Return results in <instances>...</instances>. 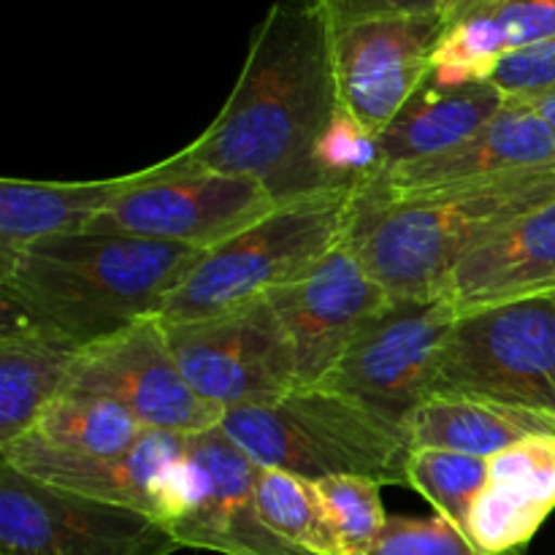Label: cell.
Here are the masks:
<instances>
[{"instance_id": "26", "label": "cell", "mask_w": 555, "mask_h": 555, "mask_svg": "<svg viewBox=\"0 0 555 555\" xmlns=\"http://www.w3.org/2000/svg\"><path fill=\"white\" fill-rule=\"evenodd\" d=\"M488 482V459L437 448H412L406 486L415 488L439 518L466 529L472 507Z\"/></svg>"}, {"instance_id": "4", "label": "cell", "mask_w": 555, "mask_h": 555, "mask_svg": "<svg viewBox=\"0 0 555 555\" xmlns=\"http://www.w3.org/2000/svg\"><path fill=\"white\" fill-rule=\"evenodd\" d=\"M220 428L258 466L309 482L347 475L379 486H406L412 453L406 428L323 385L231 406Z\"/></svg>"}, {"instance_id": "13", "label": "cell", "mask_w": 555, "mask_h": 555, "mask_svg": "<svg viewBox=\"0 0 555 555\" xmlns=\"http://www.w3.org/2000/svg\"><path fill=\"white\" fill-rule=\"evenodd\" d=\"M450 11L383 16L334 27L339 103L372 133H383L431 76Z\"/></svg>"}, {"instance_id": "2", "label": "cell", "mask_w": 555, "mask_h": 555, "mask_svg": "<svg viewBox=\"0 0 555 555\" xmlns=\"http://www.w3.org/2000/svg\"><path fill=\"white\" fill-rule=\"evenodd\" d=\"M198 255L112 228L41 238L0 253V312L85 350L141 320L160 318Z\"/></svg>"}, {"instance_id": "24", "label": "cell", "mask_w": 555, "mask_h": 555, "mask_svg": "<svg viewBox=\"0 0 555 555\" xmlns=\"http://www.w3.org/2000/svg\"><path fill=\"white\" fill-rule=\"evenodd\" d=\"M144 431L150 428L112 399L65 390L16 442L65 455H119L133 448Z\"/></svg>"}, {"instance_id": "19", "label": "cell", "mask_w": 555, "mask_h": 555, "mask_svg": "<svg viewBox=\"0 0 555 555\" xmlns=\"http://www.w3.org/2000/svg\"><path fill=\"white\" fill-rule=\"evenodd\" d=\"M504 103L507 98L491 81H439L428 76L393 122L379 133V177L455 150L480 133L502 112Z\"/></svg>"}, {"instance_id": "14", "label": "cell", "mask_w": 555, "mask_h": 555, "mask_svg": "<svg viewBox=\"0 0 555 555\" xmlns=\"http://www.w3.org/2000/svg\"><path fill=\"white\" fill-rule=\"evenodd\" d=\"M269 304L291 336L298 388L320 385L363 325L390 304L350 244H339L304 280L271 291Z\"/></svg>"}, {"instance_id": "3", "label": "cell", "mask_w": 555, "mask_h": 555, "mask_svg": "<svg viewBox=\"0 0 555 555\" xmlns=\"http://www.w3.org/2000/svg\"><path fill=\"white\" fill-rule=\"evenodd\" d=\"M553 198L555 171L406 198L358 190L347 244L390 298H437L461 260Z\"/></svg>"}, {"instance_id": "23", "label": "cell", "mask_w": 555, "mask_h": 555, "mask_svg": "<svg viewBox=\"0 0 555 555\" xmlns=\"http://www.w3.org/2000/svg\"><path fill=\"white\" fill-rule=\"evenodd\" d=\"M412 448H437L493 459L502 450L540 434H555V423L537 412L477 399L431 396L404 423Z\"/></svg>"}, {"instance_id": "18", "label": "cell", "mask_w": 555, "mask_h": 555, "mask_svg": "<svg viewBox=\"0 0 555 555\" xmlns=\"http://www.w3.org/2000/svg\"><path fill=\"white\" fill-rule=\"evenodd\" d=\"M545 293H555V198L493 233L444 287L459 314Z\"/></svg>"}, {"instance_id": "1", "label": "cell", "mask_w": 555, "mask_h": 555, "mask_svg": "<svg viewBox=\"0 0 555 555\" xmlns=\"http://www.w3.org/2000/svg\"><path fill=\"white\" fill-rule=\"evenodd\" d=\"M339 106L331 20L314 0H274L220 114L173 160L255 179L276 204L325 193L318 146Z\"/></svg>"}, {"instance_id": "29", "label": "cell", "mask_w": 555, "mask_h": 555, "mask_svg": "<svg viewBox=\"0 0 555 555\" xmlns=\"http://www.w3.org/2000/svg\"><path fill=\"white\" fill-rule=\"evenodd\" d=\"M369 555H480L466 540L464 531L450 520L439 518H406L388 515L383 534Z\"/></svg>"}, {"instance_id": "31", "label": "cell", "mask_w": 555, "mask_h": 555, "mask_svg": "<svg viewBox=\"0 0 555 555\" xmlns=\"http://www.w3.org/2000/svg\"><path fill=\"white\" fill-rule=\"evenodd\" d=\"M334 27L356 25L383 16H412L453 11L459 0H314Z\"/></svg>"}, {"instance_id": "28", "label": "cell", "mask_w": 555, "mask_h": 555, "mask_svg": "<svg viewBox=\"0 0 555 555\" xmlns=\"http://www.w3.org/2000/svg\"><path fill=\"white\" fill-rule=\"evenodd\" d=\"M318 171L328 190H361L383 173L379 135L339 106L318 146Z\"/></svg>"}, {"instance_id": "11", "label": "cell", "mask_w": 555, "mask_h": 555, "mask_svg": "<svg viewBox=\"0 0 555 555\" xmlns=\"http://www.w3.org/2000/svg\"><path fill=\"white\" fill-rule=\"evenodd\" d=\"M455 318L448 296L390 298L320 385L404 426L428 399L434 361Z\"/></svg>"}, {"instance_id": "16", "label": "cell", "mask_w": 555, "mask_h": 555, "mask_svg": "<svg viewBox=\"0 0 555 555\" xmlns=\"http://www.w3.org/2000/svg\"><path fill=\"white\" fill-rule=\"evenodd\" d=\"M184 448L188 437L182 434L144 431L133 448L119 455H65L30 442H14L0 450V461L47 486L139 509L160 520L163 488L182 461Z\"/></svg>"}, {"instance_id": "9", "label": "cell", "mask_w": 555, "mask_h": 555, "mask_svg": "<svg viewBox=\"0 0 555 555\" xmlns=\"http://www.w3.org/2000/svg\"><path fill=\"white\" fill-rule=\"evenodd\" d=\"M163 325L195 393L222 410L274 401L298 388L296 352L269 298Z\"/></svg>"}, {"instance_id": "5", "label": "cell", "mask_w": 555, "mask_h": 555, "mask_svg": "<svg viewBox=\"0 0 555 555\" xmlns=\"http://www.w3.org/2000/svg\"><path fill=\"white\" fill-rule=\"evenodd\" d=\"M358 190L280 204L238 236L198 255L163 307V323L211 318L304 280L347 242Z\"/></svg>"}, {"instance_id": "22", "label": "cell", "mask_w": 555, "mask_h": 555, "mask_svg": "<svg viewBox=\"0 0 555 555\" xmlns=\"http://www.w3.org/2000/svg\"><path fill=\"white\" fill-rule=\"evenodd\" d=\"M79 347L0 312V450L25 437L65 393Z\"/></svg>"}, {"instance_id": "12", "label": "cell", "mask_w": 555, "mask_h": 555, "mask_svg": "<svg viewBox=\"0 0 555 555\" xmlns=\"http://www.w3.org/2000/svg\"><path fill=\"white\" fill-rule=\"evenodd\" d=\"M65 390L112 399L150 431L182 437L217 428L225 415L222 406L206 401L188 383L160 318L141 320L85 347Z\"/></svg>"}, {"instance_id": "10", "label": "cell", "mask_w": 555, "mask_h": 555, "mask_svg": "<svg viewBox=\"0 0 555 555\" xmlns=\"http://www.w3.org/2000/svg\"><path fill=\"white\" fill-rule=\"evenodd\" d=\"M276 206L274 195L255 179L184 168L171 155L146 166L144 182L128 190L92 228L206 253L247 231Z\"/></svg>"}, {"instance_id": "15", "label": "cell", "mask_w": 555, "mask_h": 555, "mask_svg": "<svg viewBox=\"0 0 555 555\" xmlns=\"http://www.w3.org/2000/svg\"><path fill=\"white\" fill-rule=\"evenodd\" d=\"M540 171H555L553 128L531 103L507 101L480 133L455 150L396 168L361 190L406 198L444 190L486 188Z\"/></svg>"}, {"instance_id": "25", "label": "cell", "mask_w": 555, "mask_h": 555, "mask_svg": "<svg viewBox=\"0 0 555 555\" xmlns=\"http://www.w3.org/2000/svg\"><path fill=\"white\" fill-rule=\"evenodd\" d=\"M258 509L280 540L307 555H339L314 482L282 469L258 466Z\"/></svg>"}, {"instance_id": "30", "label": "cell", "mask_w": 555, "mask_h": 555, "mask_svg": "<svg viewBox=\"0 0 555 555\" xmlns=\"http://www.w3.org/2000/svg\"><path fill=\"white\" fill-rule=\"evenodd\" d=\"M486 81H491L507 101H540L555 90V38L502 57Z\"/></svg>"}, {"instance_id": "27", "label": "cell", "mask_w": 555, "mask_h": 555, "mask_svg": "<svg viewBox=\"0 0 555 555\" xmlns=\"http://www.w3.org/2000/svg\"><path fill=\"white\" fill-rule=\"evenodd\" d=\"M336 537L339 555H369L377 545L388 513L379 496V482L366 477H328L314 482Z\"/></svg>"}, {"instance_id": "17", "label": "cell", "mask_w": 555, "mask_h": 555, "mask_svg": "<svg viewBox=\"0 0 555 555\" xmlns=\"http://www.w3.org/2000/svg\"><path fill=\"white\" fill-rule=\"evenodd\" d=\"M553 509L555 434H540L488 459L464 534L480 555H524Z\"/></svg>"}, {"instance_id": "33", "label": "cell", "mask_w": 555, "mask_h": 555, "mask_svg": "<svg viewBox=\"0 0 555 555\" xmlns=\"http://www.w3.org/2000/svg\"><path fill=\"white\" fill-rule=\"evenodd\" d=\"M466 3H480V0H459V3H455V9H459V5H466Z\"/></svg>"}, {"instance_id": "7", "label": "cell", "mask_w": 555, "mask_h": 555, "mask_svg": "<svg viewBox=\"0 0 555 555\" xmlns=\"http://www.w3.org/2000/svg\"><path fill=\"white\" fill-rule=\"evenodd\" d=\"M258 464L220 426L188 437L163 488L160 524L179 547L222 555H307L263 524Z\"/></svg>"}, {"instance_id": "20", "label": "cell", "mask_w": 555, "mask_h": 555, "mask_svg": "<svg viewBox=\"0 0 555 555\" xmlns=\"http://www.w3.org/2000/svg\"><path fill=\"white\" fill-rule=\"evenodd\" d=\"M547 38H555V0L459 5L450 11L431 76L439 81H486L499 60Z\"/></svg>"}, {"instance_id": "8", "label": "cell", "mask_w": 555, "mask_h": 555, "mask_svg": "<svg viewBox=\"0 0 555 555\" xmlns=\"http://www.w3.org/2000/svg\"><path fill=\"white\" fill-rule=\"evenodd\" d=\"M152 515L33 480L0 461V555H171Z\"/></svg>"}, {"instance_id": "21", "label": "cell", "mask_w": 555, "mask_h": 555, "mask_svg": "<svg viewBox=\"0 0 555 555\" xmlns=\"http://www.w3.org/2000/svg\"><path fill=\"white\" fill-rule=\"evenodd\" d=\"M146 168L92 182L0 179V253L95 225L128 190L144 182Z\"/></svg>"}, {"instance_id": "32", "label": "cell", "mask_w": 555, "mask_h": 555, "mask_svg": "<svg viewBox=\"0 0 555 555\" xmlns=\"http://www.w3.org/2000/svg\"><path fill=\"white\" fill-rule=\"evenodd\" d=\"M531 106H534L537 112L542 114V119H545V122L551 125L553 133H555V90L547 92V95H542L540 101H534V103H531Z\"/></svg>"}, {"instance_id": "6", "label": "cell", "mask_w": 555, "mask_h": 555, "mask_svg": "<svg viewBox=\"0 0 555 555\" xmlns=\"http://www.w3.org/2000/svg\"><path fill=\"white\" fill-rule=\"evenodd\" d=\"M431 396L493 401L555 423V293L459 314L434 361Z\"/></svg>"}]
</instances>
